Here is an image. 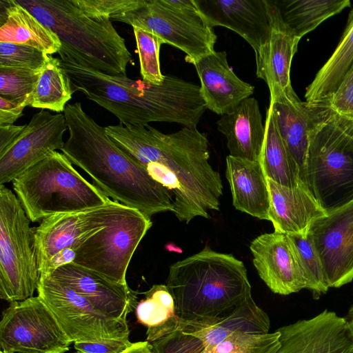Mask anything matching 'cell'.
<instances>
[{
  "label": "cell",
  "mask_w": 353,
  "mask_h": 353,
  "mask_svg": "<svg viewBox=\"0 0 353 353\" xmlns=\"http://www.w3.org/2000/svg\"><path fill=\"white\" fill-rule=\"evenodd\" d=\"M108 135L174 197L173 212L188 223L197 216L210 219L219 210L223 185L219 173L209 162L205 134L183 127L164 134L149 125L105 127Z\"/></svg>",
  "instance_id": "6da1fadb"
},
{
  "label": "cell",
  "mask_w": 353,
  "mask_h": 353,
  "mask_svg": "<svg viewBox=\"0 0 353 353\" xmlns=\"http://www.w3.org/2000/svg\"><path fill=\"white\" fill-rule=\"evenodd\" d=\"M58 53L72 92H82L123 125H146L158 121L196 128L207 109L200 86L181 79L165 75L161 85H154L126 75L102 72L62 46Z\"/></svg>",
  "instance_id": "7a4b0ae2"
},
{
  "label": "cell",
  "mask_w": 353,
  "mask_h": 353,
  "mask_svg": "<svg viewBox=\"0 0 353 353\" xmlns=\"http://www.w3.org/2000/svg\"><path fill=\"white\" fill-rule=\"evenodd\" d=\"M69 137L61 150L108 197L149 218L173 211L172 193L124 152L82 108L80 102L63 111Z\"/></svg>",
  "instance_id": "3957f363"
},
{
  "label": "cell",
  "mask_w": 353,
  "mask_h": 353,
  "mask_svg": "<svg viewBox=\"0 0 353 353\" xmlns=\"http://www.w3.org/2000/svg\"><path fill=\"white\" fill-rule=\"evenodd\" d=\"M166 285L177 316L188 321L223 315L251 294L244 263L208 246L173 263Z\"/></svg>",
  "instance_id": "277c9868"
},
{
  "label": "cell",
  "mask_w": 353,
  "mask_h": 353,
  "mask_svg": "<svg viewBox=\"0 0 353 353\" xmlns=\"http://www.w3.org/2000/svg\"><path fill=\"white\" fill-rule=\"evenodd\" d=\"M307 104L312 120L307 183L327 210L353 199V119L326 104Z\"/></svg>",
  "instance_id": "5b68a950"
},
{
  "label": "cell",
  "mask_w": 353,
  "mask_h": 353,
  "mask_svg": "<svg viewBox=\"0 0 353 353\" xmlns=\"http://www.w3.org/2000/svg\"><path fill=\"white\" fill-rule=\"evenodd\" d=\"M17 1L57 35L62 47L90 66L110 75H126L132 54L110 19L90 17L71 0Z\"/></svg>",
  "instance_id": "8992f818"
},
{
  "label": "cell",
  "mask_w": 353,
  "mask_h": 353,
  "mask_svg": "<svg viewBox=\"0 0 353 353\" xmlns=\"http://www.w3.org/2000/svg\"><path fill=\"white\" fill-rule=\"evenodd\" d=\"M72 165L63 153L54 151L12 181L30 221L41 223L53 215L83 211L112 201Z\"/></svg>",
  "instance_id": "52a82bcc"
},
{
  "label": "cell",
  "mask_w": 353,
  "mask_h": 353,
  "mask_svg": "<svg viewBox=\"0 0 353 353\" xmlns=\"http://www.w3.org/2000/svg\"><path fill=\"white\" fill-rule=\"evenodd\" d=\"M11 190L0 185V298L10 303L33 296L40 274L34 228Z\"/></svg>",
  "instance_id": "ba28073f"
},
{
  "label": "cell",
  "mask_w": 353,
  "mask_h": 353,
  "mask_svg": "<svg viewBox=\"0 0 353 353\" xmlns=\"http://www.w3.org/2000/svg\"><path fill=\"white\" fill-rule=\"evenodd\" d=\"M110 19L155 34L163 43L184 52L190 63L214 51L217 37L203 21L194 0H143L137 9Z\"/></svg>",
  "instance_id": "9c48e42d"
},
{
  "label": "cell",
  "mask_w": 353,
  "mask_h": 353,
  "mask_svg": "<svg viewBox=\"0 0 353 353\" xmlns=\"http://www.w3.org/2000/svg\"><path fill=\"white\" fill-rule=\"evenodd\" d=\"M152 225L150 218L123 205L108 227L80 245L74 263L115 283L127 284L125 276L130 261Z\"/></svg>",
  "instance_id": "30bf717a"
},
{
  "label": "cell",
  "mask_w": 353,
  "mask_h": 353,
  "mask_svg": "<svg viewBox=\"0 0 353 353\" xmlns=\"http://www.w3.org/2000/svg\"><path fill=\"white\" fill-rule=\"evenodd\" d=\"M270 319L248 294L232 310L223 315L183 320L176 329L152 343L154 353H203L234 332L266 334Z\"/></svg>",
  "instance_id": "8fae6325"
},
{
  "label": "cell",
  "mask_w": 353,
  "mask_h": 353,
  "mask_svg": "<svg viewBox=\"0 0 353 353\" xmlns=\"http://www.w3.org/2000/svg\"><path fill=\"white\" fill-rule=\"evenodd\" d=\"M72 343L39 296L12 302L3 313L1 352L64 353Z\"/></svg>",
  "instance_id": "7c38bea8"
},
{
  "label": "cell",
  "mask_w": 353,
  "mask_h": 353,
  "mask_svg": "<svg viewBox=\"0 0 353 353\" xmlns=\"http://www.w3.org/2000/svg\"><path fill=\"white\" fill-rule=\"evenodd\" d=\"M37 290L72 343L129 339L127 321L99 312L82 296L49 275L40 274Z\"/></svg>",
  "instance_id": "4fadbf2b"
},
{
  "label": "cell",
  "mask_w": 353,
  "mask_h": 353,
  "mask_svg": "<svg viewBox=\"0 0 353 353\" xmlns=\"http://www.w3.org/2000/svg\"><path fill=\"white\" fill-rule=\"evenodd\" d=\"M307 236L321 259L328 288H340L353 279V199L327 210Z\"/></svg>",
  "instance_id": "5bb4252c"
},
{
  "label": "cell",
  "mask_w": 353,
  "mask_h": 353,
  "mask_svg": "<svg viewBox=\"0 0 353 353\" xmlns=\"http://www.w3.org/2000/svg\"><path fill=\"white\" fill-rule=\"evenodd\" d=\"M123 205L112 200L102 206L56 214L43 219L39 226L34 228L39 274L56 253L70 247L77 250L86 239L108 227Z\"/></svg>",
  "instance_id": "9a60e30c"
},
{
  "label": "cell",
  "mask_w": 353,
  "mask_h": 353,
  "mask_svg": "<svg viewBox=\"0 0 353 353\" xmlns=\"http://www.w3.org/2000/svg\"><path fill=\"white\" fill-rule=\"evenodd\" d=\"M68 130L64 114L41 110L32 115L21 136L0 152V185L12 181L52 152L63 149Z\"/></svg>",
  "instance_id": "2e32d148"
},
{
  "label": "cell",
  "mask_w": 353,
  "mask_h": 353,
  "mask_svg": "<svg viewBox=\"0 0 353 353\" xmlns=\"http://www.w3.org/2000/svg\"><path fill=\"white\" fill-rule=\"evenodd\" d=\"M277 331L280 345L274 353H353V336L346 319L327 309Z\"/></svg>",
  "instance_id": "e0dca14e"
},
{
  "label": "cell",
  "mask_w": 353,
  "mask_h": 353,
  "mask_svg": "<svg viewBox=\"0 0 353 353\" xmlns=\"http://www.w3.org/2000/svg\"><path fill=\"white\" fill-rule=\"evenodd\" d=\"M47 275L72 289L99 312L114 319L127 321V316L138 303V292L128 284L115 283L75 263L61 266Z\"/></svg>",
  "instance_id": "ac0fdd59"
},
{
  "label": "cell",
  "mask_w": 353,
  "mask_h": 353,
  "mask_svg": "<svg viewBox=\"0 0 353 353\" xmlns=\"http://www.w3.org/2000/svg\"><path fill=\"white\" fill-rule=\"evenodd\" d=\"M211 28L223 26L243 38L256 54L268 39L270 25L268 0H194Z\"/></svg>",
  "instance_id": "d6986e66"
},
{
  "label": "cell",
  "mask_w": 353,
  "mask_h": 353,
  "mask_svg": "<svg viewBox=\"0 0 353 353\" xmlns=\"http://www.w3.org/2000/svg\"><path fill=\"white\" fill-rule=\"evenodd\" d=\"M250 249L259 276L272 292L288 295L306 289L287 234L275 231L261 234L251 242Z\"/></svg>",
  "instance_id": "ffe728a7"
},
{
  "label": "cell",
  "mask_w": 353,
  "mask_h": 353,
  "mask_svg": "<svg viewBox=\"0 0 353 353\" xmlns=\"http://www.w3.org/2000/svg\"><path fill=\"white\" fill-rule=\"evenodd\" d=\"M268 1L270 35L255 58L256 76L267 83L272 97L293 89L290 68L300 39L285 23L274 0Z\"/></svg>",
  "instance_id": "44dd1931"
},
{
  "label": "cell",
  "mask_w": 353,
  "mask_h": 353,
  "mask_svg": "<svg viewBox=\"0 0 353 353\" xmlns=\"http://www.w3.org/2000/svg\"><path fill=\"white\" fill-rule=\"evenodd\" d=\"M201 83L206 108L219 115L232 112L250 97L254 87L238 77L229 65L225 51H213L192 63Z\"/></svg>",
  "instance_id": "7402d4cb"
},
{
  "label": "cell",
  "mask_w": 353,
  "mask_h": 353,
  "mask_svg": "<svg viewBox=\"0 0 353 353\" xmlns=\"http://www.w3.org/2000/svg\"><path fill=\"white\" fill-rule=\"evenodd\" d=\"M269 221L275 232L307 236L312 223L327 210L305 185L287 187L268 179Z\"/></svg>",
  "instance_id": "603a6c76"
},
{
  "label": "cell",
  "mask_w": 353,
  "mask_h": 353,
  "mask_svg": "<svg viewBox=\"0 0 353 353\" xmlns=\"http://www.w3.org/2000/svg\"><path fill=\"white\" fill-rule=\"evenodd\" d=\"M268 108L279 134L299 168L301 180L307 186L306 168L312 123L309 107L292 89L270 97Z\"/></svg>",
  "instance_id": "cb8c5ba5"
},
{
  "label": "cell",
  "mask_w": 353,
  "mask_h": 353,
  "mask_svg": "<svg viewBox=\"0 0 353 353\" xmlns=\"http://www.w3.org/2000/svg\"><path fill=\"white\" fill-rule=\"evenodd\" d=\"M216 125L226 138L229 155L260 161L265 125L255 98L244 99L232 112L221 115Z\"/></svg>",
  "instance_id": "d4e9b609"
},
{
  "label": "cell",
  "mask_w": 353,
  "mask_h": 353,
  "mask_svg": "<svg viewBox=\"0 0 353 353\" xmlns=\"http://www.w3.org/2000/svg\"><path fill=\"white\" fill-rule=\"evenodd\" d=\"M225 176L234 207L254 217L269 221L270 192L261 163L228 155Z\"/></svg>",
  "instance_id": "484cf974"
},
{
  "label": "cell",
  "mask_w": 353,
  "mask_h": 353,
  "mask_svg": "<svg viewBox=\"0 0 353 353\" xmlns=\"http://www.w3.org/2000/svg\"><path fill=\"white\" fill-rule=\"evenodd\" d=\"M0 42L34 47L48 55L59 52L61 43L50 29L41 23L17 0H2Z\"/></svg>",
  "instance_id": "4316f807"
},
{
  "label": "cell",
  "mask_w": 353,
  "mask_h": 353,
  "mask_svg": "<svg viewBox=\"0 0 353 353\" xmlns=\"http://www.w3.org/2000/svg\"><path fill=\"white\" fill-rule=\"evenodd\" d=\"M352 64L353 8L339 45L307 86L305 102L310 104L327 103L339 89Z\"/></svg>",
  "instance_id": "83f0119b"
},
{
  "label": "cell",
  "mask_w": 353,
  "mask_h": 353,
  "mask_svg": "<svg viewBox=\"0 0 353 353\" xmlns=\"http://www.w3.org/2000/svg\"><path fill=\"white\" fill-rule=\"evenodd\" d=\"M135 308L137 321L147 327L146 341L154 342L174 332L180 318L174 298L166 285H154L143 293Z\"/></svg>",
  "instance_id": "f1b7e54d"
},
{
  "label": "cell",
  "mask_w": 353,
  "mask_h": 353,
  "mask_svg": "<svg viewBox=\"0 0 353 353\" xmlns=\"http://www.w3.org/2000/svg\"><path fill=\"white\" fill-rule=\"evenodd\" d=\"M264 125L265 140L259 162L265 176L287 187L307 186L302 181L299 168L279 134L269 108L266 111Z\"/></svg>",
  "instance_id": "f546056e"
},
{
  "label": "cell",
  "mask_w": 353,
  "mask_h": 353,
  "mask_svg": "<svg viewBox=\"0 0 353 353\" xmlns=\"http://www.w3.org/2000/svg\"><path fill=\"white\" fill-rule=\"evenodd\" d=\"M285 23L301 39L327 19L350 6V0H274Z\"/></svg>",
  "instance_id": "4dcf8cb0"
},
{
  "label": "cell",
  "mask_w": 353,
  "mask_h": 353,
  "mask_svg": "<svg viewBox=\"0 0 353 353\" xmlns=\"http://www.w3.org/2000/svg\"><path fill=\"white\" fill-rule=\"evenodd\" d=\"M72 94L70 81L60 59L49 55L41 71L30 106L61 113Z\"/></svg>",
  "instance_id": "1f68e13d"
},
{
  "label": "cell",
  "mask_w": 353,
  "mask_h": 353,
  "mask_svg": "<svg viewBox=\"0 0 353 353\" xmlns=\"http://www.w3.org/2000/svg\"><path fill=\"white\" fill-rule=\"evenodd\" d=\"M303 274L306 289L314 298L325 294L329 288L326 283L323 265L319 254L308 236L287 234Z\"/></svg>",
  "instance_id": "d6a6232c"
},
{
  "label": "cell",
  "mask_w": 353,
  "mask_h": 353,
  "mask_svg": "<svg viewBox=\"0 0 353 353\" xmlns=\"http://www.w3.org/2000/svg\"><path fill=\"white\" fill-rule=\"evenodd\" d=\"M280 333L254 334L234 332L203 353H274L280 345Z\"/></svg>",
  "instance_id": "836d02e7"
},
{
  "label": "cell",
  "mask_w": 353,
  "mask_h": 353,
  "mask_svg": "<svg viewBox=\"0 0 353 353\" xmlns=\"http://www.w3.org/2000/svg\"><path fill=\"white\" fill-rule=\"evenodd\" d=\"M140 63L142 80L161 85L165 78L161 73L159 51L163 41L155 34L142 28L132 27Z\"/></svg>",
  "instance_id": "e575fe53"
},
{
  "label": "cell",
  "mask_w": 353,
  "mask_h": 353,
  "mask_svg": "<svg viewBox=\"0 0 353 353\" xmlns=\"http://www.w3.org/2000/svg\"><path fill=\"white\" fill-rule=\"evenodd\" d=\"M48 57L45 52L34 47L0 42V68L41 72Z\"/></svg>",
  "instance_id": "d590c367"
},
{
  "label": "cell",
  "mask_w": 353,
  "mask_h": 353,
  "mask_svg": "<svg viewBox=\"0 0 353 353\" xmlns=\"http://www.w3.org/2000/svg\"><path fill=\"white\" fill-rule=\"evenodd\" d=\"M41 72L0 68V97L10 99L32 97Z\"/></svg>",
  "instance_id": "8d00e7d4"
},
{
  "label": "cell",
  "mask_w": 353,
  "mask_h": 353,
  "mask_svg": "<svg viewBox=\"0 0 353 353\" xmlns=\"http://www.w3.org/2000/svg\"><path fill=\"white\" fill-rule=\"evenodd\" d=\"M85 14L92 18H108L139 8L143 0H71Z\"/></svg>",
  "instance_id": "74e56055"
},
{
  "label": "cell",
  "mask_w": 353,
  "mask_h": 353,
  "mask_svg": "<svg viewBox=\"0 0 353 353\" xmlns=\"http://www.w3.org/2000/svg\"><path fill=\"white\" fill-rule=\"evenodd\" d=\"M323 104L339 114L353 119V64L333 97Z\"/></svg>",
  "instance_id": "f35d334b"
},
{
  "label": "cell",
  "mask_w": 353,
  "mask_h": 353,
  "mask_svg": "<svg viewBox=\"0 0 353 353\" xmlns=\"http://www.w3.org/2000/svg\"><path fill=\"white\" fill-rule=\"evenodd\" d=\"M129 339L78 341L74 348L81 353H122L132 345Z\"/></svg>",
  "instance_id": "ab89813d"
},
{
  "label": "cell",
  "mask_w": 353,
  "mask_h": 353,
  "mask_svg": "<svg viewBox=\"0 0 353 353\" xmlns=\"http://www.w3.org/2000/svg\"><path fill=\"white\" fill-rule=\"evenodd\" d=\"M32 97L10 99L0 97V125L13 124L23 115L25 107L31 105Z\"/></svg>",
  "instance_id": "60d3db41"
},
{
  "label": "cell",
  "mask_w": 353,
  "mask_h": 353,
  "mask_svg": "<svg viewBox=\"0 0 353 353\" xmlns=\"http://www.w3.org/2000/svg\"><path fill=\"white\" fill-rule=\"evenodd\" d=\"M27 124L0 125V152L12 145L23 133Z\"/></svg>",
  "instance_id": "b9f144b4"
},
{
  "label": "cell",
  "mask_w": 353,
  "mask_h": 353,
  "mask_svg": "<svg viewBox=\"0 0 353 353\" xmlns=\"http://www.w3.org/2000/svg\"><path fill=\"white\" fill-rule=\"evenodd\" d=\"M122 353H154L152 345L148 341L132 343Z\"/></svg>",
  "instance_id": "7bdbcfd3"
},
{
  "label": "cell",
  "mask_w": 353,
  "mask_h": 353,
  "mask_svg": "<svg viewBox=\"0 0 353 353\" xmlns=\"http://www.w3.org/2000/svg\"><path fill=\"white\" fill-rule=\"evenodd\" d=\"M349 325V328L353 336V305L350 307L347 316L345 318Z\"/></svg>",
  "instance_id": "ee69618b"
},
{
  "label": "cell",
  "mask_w": 353,
  "mask_h": 353,
  "mask_svg": "<svg viewBox=\"0 0 353 353\" xmlns=\"http://www.w3.org/2000/svg\"><path fill=\"white\" fill-rule=\"evenodd\" d=\"M165 249L168 252H177V253H181L182 252V249L181 248H179V246H177L176 244L173 243H168L165 245Z\"/></svg>",
  "instance_id": "f6af8a7d"
},
{
  "label": "cell",
  "mask_w": 353,
  "mask_h": 353,
  "mask_svg": "<svg viewBox=\"0 0 353 353\" xmlns=\"http://www.w3.org/2000/svg\"><path fill=\"white\" fill-rule=\"evenodd\" d=\"M0 353H4V352H0Z\"/></svg>",
  "instance_id": "bcb514c9"
},
{
  "label": "cell",
  "mask_w": 353,
  "mask_h": 353,
  "mask_svg": "<svg viewBox=\"0 0 353 353\" xmlns=\"http://www.w3.org/2000/svg\"><path fill=\"white\" fill-rule=\"evenodd\" d=\"M77 353H81V352H77Z\"/></svg>",
  "instance_id": "7dc6e473"
}]
</instances>
